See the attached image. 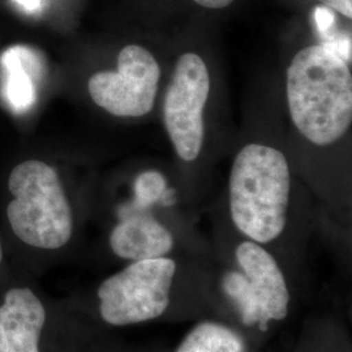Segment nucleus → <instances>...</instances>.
<instances>
[{
  "mask_svg": "<svg viewBox=\"0 0 352 352\" xmlns=\"http://www.w3.org/2000/svg\"><path fill=\"white\" fill-rule=\"evenodd\" d=\"M7 218L14 235L39 250H59L72 236L74 217L55 168L42 161L17 164L10 175Z\"/></svg>",
  "mask_w": 352,
  "mask_h": 352,
  "instance_id": "7ed1b4c3",
  "label": "nucleus"
},
{
  "mask_svg": "<svg viewBox=\"0 0 352 352\" xmlns=\"http://www.w3.org/2000/svg\"><path fill=\"white\" fill-rule=\"evenodd\" d=\"M170 231L148 215H129L118 223L110 235L113 253L126 260H151L164 257L173 250Z\"/></svg>",
  "mask_w": 352,
  "mask_h": 352,
  "instance_id": "1a4fd4ad",
  "label": "nucleus"
},
{
  "mask_svg": "<svg viewBox=\"0 0 352 352\" xmlns=\"http://www.w3.org/2000/svg\"><path fill=\"white\" fill-rule=\"evenodd\" d=\"M236 258L265 317L283 320L287 316L289 294L273 256L253 241H243L236 250Z\"/></svg>",
  "mask_w": 352,
  "mask_h": 352,
  "instance_id": "0eeeda50",
  "label": "nucleus"
},
{
  "mask_svg": "<svg viewBox=\"0 0 352 352\" xmlns=\"http://www.w3.org/2000/svg\"><path fill=\"white\" fill-rule=\"evenodd\" d=\"M166 180L164 176L157 171H146L138 177L135 184L136 205L148 206L158 201L164 195Z\"/></svg>",
  "mask_w": 352,
  "mask_h": 352,
  "instance_id": "ddd939ff",
  "label": "nucleus"
},
{
  "mask_svg": "<svg viewBox=\"0 0 352 352\" xmlns=\"http://www.w3.org/2000/svg\"><path fill=\"white\" fill-rule=\"evenodd\" d=\"M173 260H140L104 279L98 289L100 312L104 322L126 327L164 315L175 276Z\"/></svg>",
  "mask_w": 352,
  "mask_h": 352,
  "instance_id": "20e7f679",
  "label": "nucleus"
},
{
  "mask_svg": "<svg viewBox=\"0 0 352 352\" xmlns=\"http://www.w3.org/2000/svg\"><path fill=\"white\" fill-rule=\"evenodd\" d=\"M241 340L230 329L213 322H202L189 333L177 352H241Z\"/></svg>",
  "mask_w": 352,
  "mask_h": 352,
  "instance_id": "9b49d317",
  "label": "nucleus"
},
{
  "mask_svg": "<svg viewBox=\"0 0 352 352\" xmlns=\"http://www.w3.org/2000/svg\"><path fill=\"white\" fill-rule=\"evenodd\" d=\"M3 261V245H1V240H0V265Z\"/></svg>",
  "mask_w": 352,
  "mask_h": 352,
  "instance_id": "6ab92c4d",
  "label": "nucleus"
},
{
  "mask_svg": "<svg viewBox=\"0 0 352 352\" xmlns=\"http://www.w3.org/2000/svg\"><path fill=\"white\" fill-rule=\"evenodd\" d=\"M315 19L320 32L322 33L327 32L336 21L333 12L329 8H324V7H320L316 10Z\"/></svg>",
  "mask_w": 352,
  "mask_h": 352,
  "instance_id": "4468645a",
  "label": "nucleus"
},
{
  "mask_svg": "<svg viewBox=\"0 0 352 352\" xmlns=\"http://www.w3.org/2000/svg\"><path fill=\"white\" fill-rule=\"evenodd\" d=\"M322 4L327 6L329 8H333L334 11L340 14L351 19L352 17V0H318Z\"/></svg>",
  "mask_w": 352,
  "mask_h": 352,
  "instance_id": "2eb2a0df",
  "label": "nucleus"
},
{
  "mask_svg": "<svg viewBox=\"0 0 352 352\" xmlns=\"http://www.w3.org/2000/svg\"><path fill=\"white\" fill-rule=\"evenodd\" d=\"M17 4H20L28 12H36L41 10L42 0H14Z\"/></svg>",
  "mask_w": 352,
  "mask_h": 352,
  "instance_id": "f3484780",
  "label": "nucleus"
},
{
  "mask_svg": "<svg viewBox=\"0 0 352 352\" xmlns=\"http://www.w3.org/2000/svg\"><path fill=\"white\" fill-rule=\"evenodd\" d=\"M223 287L227 294L238 304L244 322L247 325L260 322L261 327L264 329V324L269 320L260 309V305L254 298L248 278L241 276L239 273H230L223 279Z\"/></svg>",
  "mask_w": 352,
  "mask_h": 352,
  "instance_id": "f8f14e48",
  "label": "nucleus"
},
{
  "mask_svg": "<svg viewBox=\"0 0 352 352\" xmlns=\"http://www.w3.org/2000/svg\"><path fill=\"white\" fill-rule=\"evenodd\" d=\"M195 1L205 8L219 10V8H225L227 6H230L234 0H195Z\"/></svg>",
  "mask_w": 352,
  "mask_h": 352,
  "instance_id": "dca6fc26",
  "label": "nucleus"
},
{
  "mask_svg": "<svg viewBox=\"0 0 352 352\" xmlns=\"http://www.w3.org/2000/svg\"><path fill=\"white\" fill-rule=\"evenodd\" d=\"M160 77L161 68L151 52L129 45L119 52L116 72L103 71L90 77L89 94L113 116L140 118L154 106Z\"/></svg>",
  "mask_w": 352,
  "mask_h": 352,
  "instance_id": "423d86ee",
  "label": "nucleus"
},
{
  "mask_svg": "<svg viewBox=\"0 0 352 352\" xmlns=\"http://www.w3.org/2000/svg\"><path fill=\"white\" fill-rule=\"evenodd\" d=\"M289 168L282 151L250 144L230 174V210L235 226L257 243L277 239L286 226Z\"/></svg>",
  "mask_w": 352,
  "mask_h": 352,
  "instance_id": "f03ea898",
  "label": "nucleus"
},
{
  "mask_svg": "<svg viewBox=\"0 0 352 352\" xmlns=\"http://www.w3.org/2000/svg\"><path fill=\"white\" fill-rule=\"evenodd\" d=\"M210 93V76L201 56L182 55L166 91L164 126L179 158L195 161L204 144V109Z\"/></svg>",
  "mask_w": 352,
  "mask_h": 352,
  "instance_id": "39448f33",
  "label": "nucleus"
},
{
  "mask_svg": "<svg viewBox=\"0 0 352 352\" xmlns=\"http://www.w3.org/2000/svg\"><path fill=\"white\" fill-rule=\"evenodd\" d=\"M0 321L6 333L7 352H41L46 309L33 289H8L0 305Z\"/></svg>",
  "mask_w": 352,
  "mask_h": 352,
  "instance_id": "6e6552de",
  "label": "nucleus"
},
{
  "mask_svg": "<svg viewBox=\"0 0 352 352\" xmlns=\"http://www.w3.org/2000/svg\"><path fill=\"white\" fill-rule=\"evenodd\" d=\"M0 352H7V340H6V333H4L1 321H0Z\"/></svg>",
  "mask_w": 352,
  "mask_h": 352,
  "instance_id": "a211bd4d",
  "label": "nucleus"
},
{
  "mask_svg": "<svg viewBox=\"0 0 352 352\" xmlns=\"http://www.w3.org/2000/svg\"><path fill=\"white\" fill-rule=\"evenodd\" d=\"M291 119L318 146L337 142L352 122V76L347 62L329 45L299 51L287 69Z\"/></svg>",
  "mask_w": 352,
  "mask_h": 352,
  "instance_id": "f257e3e1",
  "label": "nucleus"
},
{
  "mask_svg": "<svg viewBox=\"0 0 352 352\" xmlns=\"http://www.w3.org/2000/svg\"><path fill=\"white\" fill-rule=\"evenodd\" d=\"M6 74V96L14 111H26L36 101L34 78L38 74V59L25 46H14L1 56Z\"/></svg>",
  "mask_w": 352,
  "mask_h": 352,
  "instance_id": "9d476101",
  "label": "nucleus"
}]
</instances>
